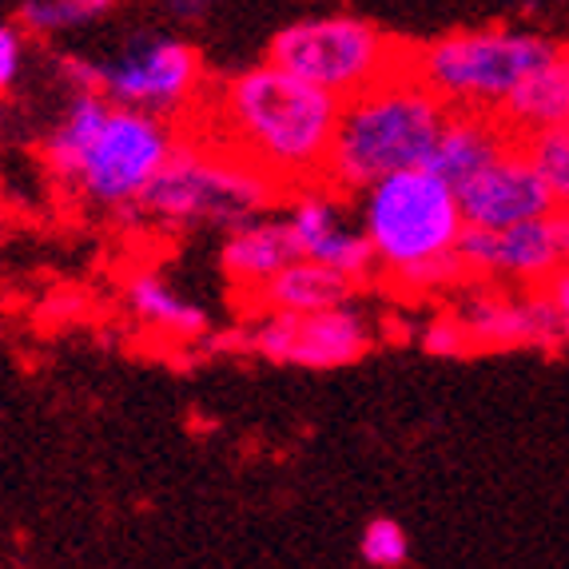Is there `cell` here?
Segmentation results:
<instances>
[{
    "label": "cell",
    "instance_id": "obj_1",
    "mask_svg": "<svg viewBox=\"0 0 569 569\" xmlns=\"http://www.w3.org/2000/svg\"><path fill=\"white\" fill-rule=\"evenodd\" d=\"M339 108V96L263 60L211 80L196 108V132L251 160L291 191L323 180Z\"/></svg>",
    "mask_w": 569,
    "mask_h": 569
},
{
    "label": "cell",
    "instance_id": "obj_2",
    "mask_svg": "<svg viewBox=\"0 0 569 569\" xmlns=\"http://www.w3.org/2000/svg\"><path fill=\"white\" fill-rule=\"evenodd\" d=\"M176 143L180 128L168 116L112 104L104 92H68V104L40 140V160L72 200L132 219Z\"/></svg>",
    "mask_w": 569,
    "mask_h": 569
},
{
    "label": "cell",
    "instance_id": "obj_3",
    "mask_svg": "<svg viewBox=\"0 0 569 569\" xmlns=\"http://www.w3.org/2000/svg\"><path fill=\"white\" fill-rule=\"evenodd\" d=\"M362 236L375 256V283L395 295H438L462 287L466 219L458 188L430 163L390 171L355 196Z\"/></svg>",
    "mask_w": 569,
    "mask_h": 569
},
{
    "label": "cell",
    "instance_id": "obj_4",
    "mask_svg": "<svg viewBox=\"0 0 569 569\" xmlns=\"http://www.w3.org/2000/svg\"><path fill=\"white\" fill-rule=\"evenodd\" d=\"M450 108L407 68L347 96L335 123L323 180L359 196L390 171L430 163Z\"/></svg>",
    "mask_w": 569,
    "mask_h": 569
},
{
    "label": "cell",
    "instance_id": "obj_5",
    "mask_svg": "<svg viewBox=\"0 0 569 569\" xmlns=\"http://www.w3.org/2000/svg\"><path fill=\"white\" fill-rule=\"evenodd\" d=\"M283 196V183L271 180L263 168L196 132L191 140L180 136L132 219H148L168 231L236 228L251 216L276 211Z\"/></svg>",
    "mask_w": 569,
    "mask_h": 569
},
{
    "label": "cell",
    "instance_id": "obj_6",
    "mask_svg": "<svg viewBox=\"0 0 569 569\" xmlns=\"http://www.w3.org/2000/svg\"><path fill=\"white\" fill-rule=\"evenodd\" d=\"M561 48V40L533 29L486 24V29H458L430 44H410V72L447 108L462 112H490L506 108L518 84L533 68Z\"/></svg>",
    "mask_w": 569,
    "mask_h": 569
},
{
    "label": "cell",
    "instance_id": "obj_7",
    "mask_svg": "<svg viewBox=\"0 0 569 569\" xmlns=\"http://www.w3.org/2000/svg\"><path fill=\"white\" fill-rule=\"evenodd\" d=\"M267 60L347 100L407 68L410 44L355 12H319L283 24L267 44Z\"/></svg>",
    "mask_w": 569,
    "mask_h": 569
},
{
    "label": "cell",
    "instance_id": "obj_8",
    "mask_svg": "<svg viewBox=\"0 0 569 569\" xmlns=\"http://www.w3.org/2000/svg\"><path fill=\"white\" fill-rule=\"evenodd\" d=\"M211 88L200 48L180 37H136L116 52L96 60V92L112 104L143 108V112L191 120Z\"/></svg>",
    "mask_w": 569,
    "mask_h": 569
},
{
    "label": "cell",
    "instance_id": "obj_9",
    "mask_svg": "<svg viewBox=\"0 0 569 569\" xmlns=\"http://www.w3.org/2000/svg\"><path fill=\"white\" fill-rule=\"evenodd\" d=\"M231 347L276 367L342 370L355 367L375 347V327L355 303L327 311H247Z\"/></svg>",
    "mask_w": 569,
    "mask_h": 569
},
{
    "label": "cell",
    "instance_id": "obj_10",
    "mask_svg": "<svg viewBox=\"0 0 569 569\" xmlns=\"http://www.w3.org/2000/svg\"><path fill=\"white\" fill-rule=\"evenodd\" d=\"M458 263H462L466 279L541 287L561 263H569V236L561 208H553L550 216L510 223V228H466L462 243H458Z\"/></svg>",
    "mask_w": 569,
    "mask_h": 569
},
{
    "label": "cell",
    "instance_id": "obj_11",
    "mask_svg": "<svg viewBox=\"0 0 569 569\" xmlns=\"http://www.w3.org/2000/svg\"><path fill=\"white\" fill-rule=\"evenodd\" d=\"M283 219L291 228L295 251L315 263H327L359 287L375 283V256L362 236L355 196L339 191L327 180L299 183L283 196Z\"/></svg>",
    "mask_w": 569,
    "mask_h": 569
},
{
    "label": "cell",
    "instance_id": "obj_12",
    "mask_svg": "<svg viewBox=\"0 0 569 569\" xmlns=\"http://www.w3.org/2000/svg\"><path fill=\"white\" fill-rule=\"evenodd\" d=\"M466 295L455 303L470 347L478 351H558L561 331L538 287H506L466 279Z\"/></svg>",
    "mask_w": 569,
    "mask_h": 569
},
{
    "label": "cell",
    "instance_id": "obj_13",
    "mask_svg": "<svg viewBox=\"0 0 569 569\" xmlns=\"http://www.w3.org/2000/svg\"><path fill=\"white\" fill-rule=\"evenodd\" d=\"M458 203H462L466 228H482V231L550 216L558 208L553 191L546 188L541 171L533 168L522 140L510 143L490 163H482L475 176H466L458 183Z\"/></svg>",
    "mask_w": 569,
    "mask_h": 569
},
{
    "label": "cell",
    "instance_id": "obj_14",
    "mask_svg": "<svg viewBox=\"0 0 569 569\" xmlns=\"http://www.w3.org/2000/svg\"><path fill=\"white\" fill-rule=\"evenodd\" d=\"M295 256H299V251H295L287 219L263 211V216H251V219H243V223H236V228H228V236L219 243V271H223V279L231 283V291L247 303V299H251L271 276H279Z\"/></svg>",
    "mask_w": 569,
    "mask_h": 569
},
{
    "label": "cell",
    "instance_id": "obj_15",
    "mask_svg": "<svg viewBox=\"0 0 569 569\" xmlns=\"http://www.w3.org/2000/svg\"><path fill=\"white\" fill-rule=\"evenodd\" d=\"M123 307L132 311L140 327L168 342H200L211 331V319L196 299L180 295V287L171 283L156 267H136L123 276Z\"/></svg>",
    "mask_w": 569,
    "mask_h": 569
},
{
    "label": "cell",
    "instance_id": "obj_16",
    "mask_svg": "<svg viewBox=\"0 0 569 569\" xmlns=\"http://www.w3.org/2000/svg\"><path fill=\"white\" fill-rule=\"evenodd\" d=\"M355 295H359V283L351 276H342V271H335L327 263H315V259L295 256L279 276H271L247 299V311H327V307L355 303Z\"/></svg>",
    "mask_w": 569,
    "mask_h": 569
},
{
    "label": "cell",
    "instance_id": "obj_17",
    "mask_svg": "<svg viewBox=\"0 0 569 569\" xmlns=\"http://www.w3.org/2000/svg\"><path fill=\"white\" fill-rule=\"evenodd\" d=\"M510 143H518V136L498 116L450 108L447 120H442V132H438L435 152H430V168L438 176H447L458 188L466 176H475L482 163H490L493 156H502Z\"/></svg>",
    "mask_w": 569,
    "mask_h": 569
},
{
    "label": "cell",
    "instance_id": "obj_18",
    "mask_svg": "<svg viewBox=\"0 0 569 569\" xmlns=\"http://www.w3.org/2000/svg\"><path fill=\"white\" fill-rule=\"evenodd\" d=\"M498 120L510 128L518 140L569 123V44H561L541 68H533L530 77L518 84V92L506 100Z\"/></svg>",
    "mask_w": 569,
    "mask_h": 569
},
{
    "label": "cell",
    "instance_id": "obj_19",
    "mask_svg": "<svg viewBox=\"0 0 569 569\" xmlns=\"http://www.w3.org/2000/svg\"><path fill=\"white\" fill-rule=\"evenodd\" d=\"M120 0H20L17 24L29 32V40H57L60 32L84 29L116 12Z\"/></svg>",
    "mask_w": 569,
    "mask_h": 569
},
{
    "label": "cell",
    "instance_id": "obj_20",
    "mask_svg": "<svg viewBox=\"0 0 569 569\" xmlns=\"http://www.w3.org/2000/svg\"><path fill=\"white\" fill-rule=\"evenodd\" d=\"M526 152H530L533 168L541 171L546 188L553 191L558 208H569V123H558V128H546V132L530 136Z\"/></svg>",
    "mask_w": 569,
    "mask_h": 569
},
{
    "label": "cell",
    "instance_id": "obj_21",
    "mask_svg": "<svg viewBox=\"0 0 569 569\" xmlns=\"http://www.w3.org/2000/svg\"><path fill=\"white\" fill-rule=\"evenodd\" d=\"M359 558L370 569H399L410 561V533L395 518H370L359 533Z\"/></svg>",
    "mask_w": 569,
    "mask_h": 569
},
{
    "label": "cell",
    "instance_id": "obj_22",
    "mask_svg": "<svg viewBox=\"0 0 569 569\" xmlns=\"http://www.w3.org/2000/svg\"><path fill=\"white\" fill-rule=\"evenodd\" d=\"M418 342H422V351L435 355V359H466V355H475L470 335H466V327L455 315V307H450V311H438L435 319L422 327Z\"/></svg>",
    "mask_w": 569,
    "mask_h": 569
},
{
    "label": "cell",
    "instance_id": "obj_23",
    "mask_svg": "<svg viewBox=\"0 0 569 569\" xmlns=\"http://www.w3.org/2000/svg\"><path fill=\"white\" fill-rule=\"evenodd\" d=\"M29 68V32L17 20H0V96H9Z\"/></svg>",
    "mask_w": 569,
    "mask_h": 569
},
{
    "label": "cell",
    "instance_id": "obj_24",
    "mask_svg": "<svg viewBox=\"0 0 569 569\" xmlns=\"http://www.w3.org/2000/svg\"><path fill=\"white\" fill-rule=\"evenodd\" d=\"M538 291H541V299L550 303L553 323H558L561 339L569 342V263H561L558 271H553V276L538 287Z\"/></svg>",
    "mask_w": 569,
    "mask_h": 569
},
{
    "label": "cell",
    "instance_id": "obj_25",
    "mask_svg": "<svg viewBox=\"0 0 569 569\" xmlns=\"http://www.w3.org/2000/svg\"><path fill=\"white\" fill-rule=\"evenodd\" d=\"M160 4L171 12V17H180V20H196V17H203V12L216 9L219 0H160Z\"/></svg>",
    "mask_w": 569,
    "mask_h": 569
},
{
    "label": "cell",
    "instance_id": "obj_26",
    "mask_svg": "<svg viewBox=\"0 0 569 569\" xmlns=\"http://www.w3.org/2000/svg\"><path fill=\"white\" fill-rule=\"evenodd\" d=\"M561 219H566V236H569V208H561Z\"/></svg>",
    "mask_w": 569,
    "mask_h": 569
},
{
    "label": "cell",
    "instance_id": "obj_27",
    "mask_svg": "<svg viewBox=\"0 0 569 569\" xmlns=\"http://www.w3.org/2000/svg\"><path fill=\"white\" fill-rule=\"evenodd\" d=\"M0 211H4V203H0Z\"/></svg>",
    "mask_w": 569,
    "mask_h": 569
}]
</instances>
